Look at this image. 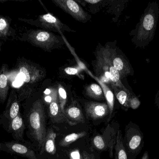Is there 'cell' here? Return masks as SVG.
I'll list each match as a JSON object with an SVG mask.
<instances>
[{
	"label": "cell",
	"instance_id": "obj_22",
	"mask_svg": "<svg viewBox=\"0 0 159 159\" xmlns=\"http://www.w3.org/2000/svg\"><path fill=\"white\" fill-rule=\"evenodd\" d=\"M85 91L86 95L92 99L99 101L104 99V94L102 89L100 85L98 84L94 83L89 85L86 87Z\"/></svg>",
	"mask_w": 159,
	"mask_h": 159
},
{
	"label": "cell",
	"instance_id": "obj_10",
	"mask_svg": "<svg viewBox=\"0 0 159 159\" xmlns=\"http://www.w3.org/2000/svg\"><path fill=\"white\" fill-rule=\"evenodd\" d=\"M52 2L78 21L85 22L89 18V14L73 0H54Z\"/></svg>",
	"mask_w": 159,
	"mask_h": 159
},
{
	"label": "cell",
	"instance_id": "obj_21",
	"mask_svg": "<svg viewBox=\"0 0 159 159\" xmlns=\"http://www.w3.org/2000/svg\"><path fill=\"white\" fill-rule=\"evenodd\" d=\"M115 159H128V155L123 143L122 133L119 130L116 138Z\"/></svg>",
	"mask_w": 159,
	"mask_h": 159
},
{
	"label": "cell",
	"instance_id": "obj_13",
	"mask_svg": "<svg viewBox=\"0 0 159 159\" xmlns=\"http://www.w3.org/2000/svg\"><path fill=\"white\" fill-rule=\"evenodd\" d=\"M85 109L87 116L93 120L104 118L109 114L107 103L88 102L85 104Z\"/></svg>",
	"mask_w": 159,
	"mask_h": 159
},
{
	"label": "cell",
	"instance_id": "obj_1",
	"mask_svg": "<svg viewBox=\"0 0 159 159\" xmlns=\"http://www.w3.org/2000/svg\"><path fill=\"white\" fill-rule=\"evenodd\" d=\"M159 15L157 2H149L135 29L129 34L133 36L131 41L135 48H145L153 41L157 30Z\"/></svg>",
	"mask_w": 159,
	"mask_h": 159
},
{
	"label": "cell",
	"instance_id": "obj_12",
	"mask_svg": "<svg viewBox=\"0 0 159 159\" xmlns=\"http://www.w3.org/2000/svg\"><path fill=\"white\" fill-rule=\"evenodd\" d=\"M0 151L15 154L29 159H36L35 152L25 144L17 142H6L1 143Z\"/></svg>",
	"mask_w": 159,
	"mask_h": 159
},
{
	"label": "cell",
	"instance_id": "obj_14",
	"mask_svg": "<svg viewBox=\"0 0 159 159\" xmlns=\"http://www.w3.org/2000/svg\"><path fill=\"white\" fill-rule=\"evenodd\" d=\"M26 129L23 115L21 113L11 121L7 131L11 133L13 139L20 143H25L24 139V130Z\"/></svg>",
	"mask_w": 159,
	"mask_h": 159
},
{
	"label": "cell",
	"instance_id": "obj_19",
	"mask_svg": "<svg viewBox=\"0 0 159 159\" xmlns=\"http://www.w3.org/2000/svg\"><path fill=\"white\" fill-rule=\"evenodd\" d=\"M56 137L57 134L52 130L49 129L48 131L43 148L41 150L42 153L45 150L46 152L51 155H54L56 154L57 151L55 144Z\"/></svg>",
	"mask_w": 159,
	"mask_h": 159
},
{
	"label": "cell",
	"instance_id": "obj_18",
	"mask_svg": "<svg viewBox=\"0 0 159 159\" xmlns=\"http://www.w3.org/2000/svg\"><path fill=\"white\" fill-rule=\"evenodd\" d=\"M113 91L115 96L116 97L122 108L125 111H128L129 108V101L130 98L134 93H131L129 90L123 89L118 87L113 88Z\"/></svg>",
	"mask_w": 159,
	"mask_h": 159
},
{
	"label": "cell",
	"instance_id": "obj_11",
	"mask_svg": "<svg viewBox=\"0 0 159 159\" xmlns=\"http://www.w3.org/2000/svg\"><path fill=\"white\" fill-rule=\"evenodd\" d=\"M50 95L45 96V101L48 104V113L51 121L54 123L66 122L65 117L61 111L59 103L58 95L57 90L50 91Z\"/></svg>",
	"mask_w": 159,
	"mask_h": 159
},
{
	"label": "cell",
	"instance_id": "obj_2",
	"mask_svg": "<svg viewBox=\"0 0 159 159\" xmlns=\"http://www.w3.org/2000/svg\"><path fill=\"white\" fill-rule=\"evenodd\" d=\"M15 67V71L20 75L23 80L21 87L15 89L20 103L32 95L34 87L43 79L45 74L41 67L23 58L18 59Z\"/></svg>",
	"mask_w": 159,
	"mask_h": 159
},
{
	"label": "cell",
	"instance_id": "obj_31",
	"mask_svg": "<svg viewBox=\"0 0 159 159\" xmlns=\"http://www.w3.org/2000/svg\"><path fill=\"white\" fill-rule=\"evenodd\" d=\"M141 159H149V154L147 151L145 152Z\"/></svg>",
	"mask_w": 159,
	"mask_h": 159
},
{
	"label": "cell",
	"instance_id": "obj_28",
	"mask_svg": "<svg viewBox=\"0 0 159 159\" xmlns=\"http://www.w3.org/2000/svg\"><path fill=\"white\" fill-rule=\"evenodd\" d=\"M82 155H83L82 159H94L93 156H92L91 155H90L87 152H83Z\"/></svg>",
	"mask_w": 159,
	"mask_h": 159
},
{
	"label": "cell",
	"instance_id": "obj_25",
	"mask_svg": "<svg viewBox=\"0 0 159 159\" xmlns=\"http://www.w3.org/2000/svg\"><path fill=\"white\" fill-rule=\"evenodd\" d=\"M93 143L94 147L99 150H102L105 148V143L101 135H96L94 137L93 140Z\"/></svg>",
	"mask_w": 159,
	"mask_h": 159
},
{
	"label": "cell",
	"instance_id": "obj_20",
	"mask_svg": "<svg viewBox=\"0 0 159 159\" xmlns=\"http://www.w3.org/2000/svg\"><path fill=\"white\" fill-rule=\"evenodd\" d=\"M97 82L100 84L102 88V89L104 94L105 98L107 101V103L108 105L109 110V119L110 120L112 118V114L114 110V105H115V97L113 91H112L110 88L106 84L102 83L99 80L98 78H95Z\"/></svg>",
	"mask_w": 159,
	"mask_h": 159
},
{
	"label": "cell",
	"instance_id": "obj_27",
	"mask_svg": "<svg viewBox=\"0 0 159 159\" xmlns=\"http://www.w3.org/2000/svg\"><path fill=\"white\" fill-rule=\"evenodd\" d=\"M64 72L67 74L70 75H75L77 74L78 72V70L76 68H72V67H67L65 68Z\"/></svg>",
	"mask_w": 159,
	"mask_h": 159
},
{
	"label": "cell",
	"instance_id": "obj_6",
	"mask_svg": "<svg viewBox=\"0 0 159 159\" xmlns=\"http://www.w3.org/2000/svg\"><path fill=\"white\" fill-rule=\"evenodd\" d=\"M123 143L128 159H135L144 146V135L138 125L130 122L125 129Z\"/></svg>",
	"mask_w": 159,
	"mask_h": 159
},
{
	"label": "cell",
	"instance_id": "obj_16",
	"mask_svg": "<svg viewBox=\"0 0 159 159\" xmlns=\"http://www.w3.org/2000/svg\"><path fill=\"white\" fill-rule=\"evenodd\" d=\"M10 76L11 71L8 64H2L0 69V103L2 104L5 103L8 96Z\"/></svg>",
	"mask_w": 159,
	"mask_h": 159
},
{
	"label": "cell",
	"instance_id": "obj_17",
	"mask_svg": "<svg viewBox=\"0 0 159 159\" xmlns=\"http://www.w3.org/2000/svg\"><path fill=\"white\" fill-rule=\"evenodd\" d=\"M11 19L0 15V40L7 41L9 38H14L16 31L11 25Z\"/></svg>",
	"mask_w": 159,
	"mask_h": 159
},
{
	"label": "cell",
	"instance_id": "obj_30",
	"mask_svg": "<svg viewBox=\"0 0 159 159\" xmlns=\"http://www.w3.org/2000/svg\"><path fill=\"white\" fill-rule=\"evenodd\" d=\"M84 1L86 2L89 3L90 4H96L97 3L102 2L101 0H85Z\"/></svg>",
	"mask_w": 159,
	"mask_h": 159
},
{
	"label": "cell",
	"instance_id": "obj_5",
	"mask_svg": "<svg viewBox=\"0 0 159 159\" xmlns=\"http://www.w3.org/2000/svg\"><path fill=\"white\" fill-rule=\"evenodd\" d=\"M18 39L48 51L57 48L63 43L60 36L40 29H32L22 33L20 34Z\"/></svg>",
	"mask_w": 159,
	"mask_h": 159
},
{
	"label": "cell",
	"instance_id": "obj_3",
	"mask_svg": "<svg viewBox=\"0 0 159 159\" xmlns=\"http://www.w3.org/2000/svg\"><path fill=\"white\" fill-rule=\"evenodd\" d=\"M43 101L41 99L34 101L23 116L25 126H28L30 136L37 142L42 150L46 136L45 114Z\"/></svg>",
	"mask_w": 159,
	"mask_h": 159
},
{
	"label": "cell",
	"instance_id": "obj_7",
	"mask_svg": "<svg viewBox=\"0 0 159 159\" xmlns=\"http://www.w3.org/2000/svg\"><path fill=\"white\" fill-rule=\"evenodd\" d=\"M20 21H24L31 25H35L37 27L43 28L45 30L54 31L72 32L68 26L63 24L57 18L50 14V13L44 14L39 16L36 20L27 19L24 18H18Z\"/></svg>",
	"mask_w": 159,
	"mask_h": 159
},
{
	"label": "cell",
	"instance_id": "obj_4",
	"mask_svg": "<svg viewBox=\"0 0 159 159\" xmlns=\"http://www.w3.org/2000/svg\"><path fill=\"white\" fill-rule=\"evenodd\" d=\"M94 70L96 78L111 88L127 89L122 84L119 73L113 66L111 56V48L102 47L97 52Z\"/></svg>",
	"mask_w": 159,
	"mask_h": 159
},
{
	"label": "cell",
	"instance_id": "obj_23",
	"mask_svg": "<svg viewBox=\"0 0 159 159\" xmlns=\"http://www.w3.org/2000/svg\"><path fill=\"white\" fill-rule=\"evenodd\" d=\"M86 134L87 132H81L78 133H72L68 134L61 140L59 144L61 147H66L78 139L86 136Z\"/></svg>",
	"mask_w": 159,
	"mask_h": 159
},
{
	"label": "cell",
	"instance_id": "obj_26",
	"mask_svg": "<svg viewBox=\"0 0 159 159\" xmlns=\"http://www.w3.org/2000/svg\"><path fill=\"white\" fill-rule=\"evenodd\" d=\"M141 105V102L139 98L135 94H134L131 96L129 101V108H131L133 110H136L140 107Z\"/></svg>",
	"mask_w": 159,
	"mask_h": 159
},
{
	"label": "cell",
	"instance_id": "obj_24",
	"mask_svg": "<svg viewBox=\"0 0 159 159\" xmlns=\"http://www.w3.org/2000/svg\"><path fill=\"white\" fill-rule=\"evenodd\" d=\"M59 103L61 111L64 115V109L67 102V94L64 89L61 86H59L58 90Z\"/></svg>",
	"mask_w": 159,
	"mask_h": 159
},
{
	"label": "cell",
	"instance_id": "obj_32",
	"mask_svg": "<svg viewBox=\"0 0 159 159\" xmlns=\"http://www.w3.org/2000/svg\"><path fill=\"white\" fill-rule=\"evenodd\" d=\"M2 42L1 41V40H0V54H1V47H2Z\"/></svg>",
	"mask_w": 159,
	"mask_h": 159
},
{
	"label": "cell",
	"instance_id": "obj_15",
	"mask_svg": "<svg viewBox=\"0 0 159 159\" xmlns=\"http://www.w3.org/2000/svg\"><path fill=\"white\" fill-rule=\"evenodd\" d=\"M64 115L66 122L71 126L85 122V117L82 110L75 101L72 103L70 106L65 108Z\"/></svg>",
	"mask_w": 159,
	"mask_h": 159
},
{
	"label": "cell",
	"instance_id": "obj_9",
	"mask_svg": "<svg viewBox=\"0 0 159 159\" xmlns=\"http://www.w3.org/2000/svg\"><path fill=\"white\" fill-rule=\"evenodd\" d=\"M111 56L113 66L119 73L120 79L134 74L133 69L128 59L118 48H111Z\"/></svg>",
	"mask_w": 159,
	"mask_h": 159
},
{
	"label": "cell",
	"instance_id": "obj_29",
	"mask_svg": "<svg viewBox=\"0 0 159 159\" xmlns=\"http://www.w3.org/2000/svg\"><path fill=\"white\" fill-rule=\"evenodd\" d=\"M155 103L156 106L159 109V89L155 96Z\"/></svg>",
	"mask_w": 159,
	"mask_h": 159
},
{
	"label": "cell",
	"instance_id": "obj_33",
	"mask_svg": "<svg viewBox=\"0 0 159 159\" xmlns=\"http://www.w3.org/2000/svg\"><path fill=\"white\" fill-rule=\"evenodd\" d=\"M0 147H1V143H0Z\"/></svg>",
	"mask_w": 159,
	"mask_h": 159
},
{
	"label": "cell",
	"instance_id": "obj_8",
	"mask_svg": "<svg viewBox=\"0 0 159 159\" xmlns=\"http://www.w3.org/2000/svg\"><path fill=\"white\" fill-rule=\"evenodd\" d=\"M20 107L16 91L13 89L9 93L5 109L0 115V126L5 130H7L11 121L20 113Z\"/></svg>",
	"mask_w": 159,
	"mask_h": 159
}]
</instances>
